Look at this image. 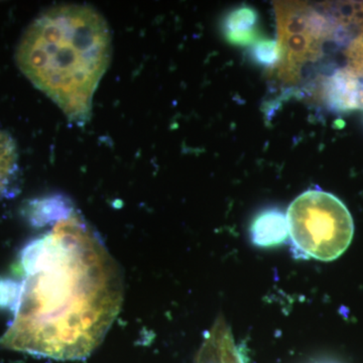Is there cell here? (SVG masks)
I'll use <instances>...</instances> for the list:
<instances>
[{
	"mask_svg": "<svg viewBox=\"0 0 363 363\" xmlns=\"http://www.w3.org/2000/svg\"><path fill=\"white\" fill-rule=\"evenodd\" d=\"M28 241L13 267L18 295L0 347L55 360L85 359L121 312V267L69 201ZM44 225V226H45Z\"/></svg>",
	"mask_w": 363,
	"mask_h": 363,
	"instance_id": "6da1fadb",
	"label": "cell"
},
{
	"mask_svg": "<svg viewBox=\"0 0 363 363\" xmlns=\"http://www.w3.org/2000/svg\"><path fill=\"white\" fill-rule=\"evenodd\" d=\"M111 28L94 7L64 4L39 14L16 50V62L30 83L72 124L92 117L93 98L111 65Z\"/></svg>",
	"mask_w": 363,
	"mask_h": 363,
	"instance_id": "7a4b0ae2",
	"label": "cell"
},
{
	"mask_svg": "<svg viewBox=\"0 0 363 363\" xmlns=\"http://www.w3.org/2000/svg\"><path fill=\"white\" fill-rule=\"evenodd\" d=\"M289 234L298 257L332 262L350 247L354 222L339 198L325 191L308 190L286 212Z\"/></svg>",
	"mask_w": 363,
	"mask_h": 363,
	"instance_id": "3957f363",
	"label": "cell"
},
{
	"mask_svg": "<svg viewBox=\"0 0 363 363\" xmlns=\"http://www.w3.org/2000/svg\"><path fill=\"white\" fill-rule=\"evenodd\" d=\"M194 363H245L223 318L207 332Z\"/></svg>",
	"mask_w": 363,
	"mask_h": 363,
	"instance_id": "277c9868",
	"label": "cell"
},
{
	"mask_svg": "<svg viewBox=\"0 0 363 363\" xmlns=\"http://www.w3.org/2000/svg\"><path fill=\"white\" fill-rule=\"evenodd\" d=\"M289 235L286 215L278 209L262 212L253 219L250 238L259 247H272L285 242Z\"/></svg>",
	"mask_w": 363,
	"mask_h": 363,
	"instance_id": "5b68a950",
	"label": "cell"
},
{
	"mask_svg": "<svg viewBox=\"0 0 363 363\" xmlns=\"http://www.w3.org/2000/svg\"><path fill=\"white\" fill-rule=\"evenodd\" d=\"M18 150L13 136L0 130V201L13 194L20 177Z\"/></svg>",
	"mask_w": 363,
	"mask_h": 363,
	"instance_id": "8992f818",
	"label": "cell"
},
{
	"mask_svg": "<svg viewBox=\"0 0 363 363\" xmlns=\"http://www.w3.org/2000/svg\"><path fill=\"white\" fill-rule=\"evenodd\" d=\"M359 80L350 71H338L329 81L328 99L334 108L340 111L357 109V91Z\"/></svg>",
	"mask_w": 363,
	"mask_h": 363,
	"instance_id": "52a82bcc",
	"label": "cell"
},
{
	"mask_svg": "<svg viewBox=\"0 0 363 363\" xmlns=\"http://www.w3.org/2000/svg\"><path fill=\"white\" fill-rule=\"evenodd\" d=\"M257 14L250 7H241L238 11L229 14L226 20L227 35H240V33H252L257 23Z\"/></svg>",
	"mask_w": 363,
	"mask_h": 363,
	"instance_id": "ba28073f",
	"label": "cell"
},
{
	"mask_svg": "<svg viewBox=\"0 0 363 363\" xmlns=\"http://www.w3.org/2000/svg\"><path fill=\"white\" fill-rule=\"evenodd\" d=\"M18 295V279L14 277H0V310L13 312Z\"/></svg>",
	"mask_w": 363,
	"mask_h": 363,
	"instance_id": "9c48e42d",
	"label": "cell"
},
{
	"mask_svg": "<svg viewBox=\"0 0 363 363\" xmlns=\"http://www.w3.org/2000/svg\"><path fill=\"white\" fill-rule=\"evenodd\" d=\"M279 47L274 40H264L257 45L255 49V57L259 63L264 65H272L279 58Z\"/></svg>",
	"mask_w": 363,
	"mask_h": 363,
	"instance_id": "30bf717a",
	"label": "cell"
},
{
	"mask_svg": "<svg viewBox=\"0 0 363 363\" xmlns=\"http://www.w3.org/2000/svg\"><path fill=\"white\" fill-rule=\"evenodd\" d=\"M294 25L297 26V23L296 21H293ZM302 26H303V21L302 20L298 21V28H293V26H288L290 30H288L289 32L291 33H298L300 32L301 30H302Z\"/></svg>",
	"mask_w": 363,
	"mask_h": 363,
	"instance_id": "8fae6325",
	"label": "cell"
}]
</instances>
